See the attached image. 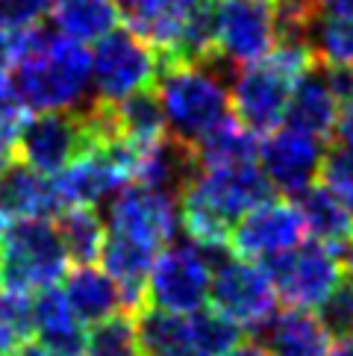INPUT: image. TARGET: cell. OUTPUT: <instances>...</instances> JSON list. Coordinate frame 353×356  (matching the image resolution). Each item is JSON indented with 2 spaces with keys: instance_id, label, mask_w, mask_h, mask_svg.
Returning a JSON list of instances; mask_svg holds the SVG:
<instances>
[{
  "instance_id": "1f68e13d",
  "label": "cell",
  "mask_w": 353,
  "mask_h": 356,
  "mask_svg": "<svg viewBox=\"0 0 353 356\" xmlns=\"http://www.w3.org/2000/svg\"><path fill=\"white\" fill-rule=\"evenodd\" d=\"M50 9H54V0H0V27L6 30L35 27Z\"/></svg>"
},
{
  "instance_id": "4fadbf2b",
  "label": "cell",
  "mask_w": 353,
  "mask_h": 356,
  "mask_svg": "<svg viewBox=\"0 0 353 356\" xmlns=\"http://www.w3.org/2000/svg\"><path fill=\"white\" fill-rule=\"evenodd\" d=\"M304 238H306V224L297 203L283 197H268L236 221L227 248L238 253V257L271 262L297 248Z\"/></svg>"
},
{
  "instance_id": "3957f363",
  "label": "cell",
  "mask_w": 353,
  "mask_h": 356,
  "mask_svg": "<svg viewBox=\"0 0 353 356\" xmlns=\"http://www.w3.org/2000/svg\"><path fill=\"white\" fill-rule=\"evenodd\" d=\"M318 59L309 42H277L268 56L242 65L230 83L233 115L256 136L271 133L286 118L295 83Z\"/></svg>"
},
{
  "instance_id": "5b68a950",
  "label": "cell",
  "mask_w": 353,
  "mask_h": 356,
  "mask_svg": "<svg viewBox=\"0 0 353 356\" xmlns=\"http://www.w3.org/2000/svg\"><path fill=\"white\" fill-rule=\"evenodd\" d=\"M68 250L50 218H9L0 236V286L42 291L65 280Z\"/></svg>"
},
{
  "instance_id": "44dd1931",
  "label": "cell",
  "mask_w": 353,
  "mask_h": 356,
  "mask_svg": "<svg viewBox=\"0 0 353 356\" xmlns=\"http://www.w3.org/2000/svg\"><path fill=\"white\" fill-rule=\"evenodd\" d=\"M188 150H192L197 168H227V165L256 162L259 142L250 127H245L236 115H227L206 136H200Z\"/></svg>"
},
{
  "instance_id": "30bf717a",
  "label": "cell",
  "mask_w": 353,
  "mask_h": 356,
  "mask_svg": "<svg viewBox=\"0 0 353 356\" xmlns=\"http://www.w3.org/2000/svg\"><path fill=\"white\" fill-rule=\"evenodd\" d=\"M100 145L88 112H39L21 124L12 154L42 174H59L88 147Z\"/></svg>"
},
{
  "instance_id": "ba28073f",
  "label": "cell",
  "mask_w": 353,
  "mask_h": 356,
  "mask_svg": "<svg viewBox=\"0 0 353 356\" xmlns=\"http://www.w3.org/2000/svg\"><path fill=\"white\" fill-rule=\"evenodd\" d=\"M277 295L286 307L312 309L318 312L338 289L345 286V262L338 250L324 245V241L304 238L283 257L265 262Z\"/></svg>"
},
{
  "instance_id": "d6986e66",
  "label": "cell",
  "mask_w": 353,
  "mask_h": 356,
  "mask_svg": "<svg viewBox=\"0 0 353 356\" xmlns=\"http://www.w3.org/2000/svg\"><path fill=\"white\" fill-rule=\"evenodd\" d=\"M195 6L197 0H118L127 30L154 44L156 54H168L174 47L188 12Z\"/></svg>"
},
{
  "instance_id": "f546056e",
  "label": "cell",
  "mask_w": 353,
  "mask_h": 356,
  "mask_svg": "<svg viewBox=\"0 0 353 356\" xmlns=\"http://www.w3.org/2000/svg\"><path fill=\"white\" fill-rule=\"evenodd\" d=\"M24 121H27V106L21 104L12 77L0 68V154L3 156L12 154Z\"/></svg>"
},
{
  "instance_id": "7402d4cb",
  "label": "cell",
  "mask_w": 353,
  "mask_h": 356,
  "mask_svg": "<svg viewBox=\"0 0 353 356\" xmlns=\"http://www.w3.org/2000/svg\"><path fill=\"white\" fill-rule=\"evenodd\" d=\"M300 212H304L306 236L315 241H324L336 250H342L347 245V238L353 236V209L342 197H336L330 188L315 183L300 195Z\"/></svg>"
},
{
  "instance_id": "cb8c5ba5",
  "label": "cell",
  "mask_w": 353,
  "mask_h": 356,
  "mask_svg": "<svg viewBox=\"0 0 353 356\" xmlns=\"http://www.w3.org/2000/svg\"><path fill=\"white\" fill-rule=\"evenodd\" d=\"M65 298L71 300L74 312L83 318V324H97L104 318L115 315L121 307V291L106 271H97L92 265H77L71 274H65Z\"/></svg>"
},
{
  "instance_id": "7c38bea8",
  "label": "cell",
  "mask_w": 353,
  "mask_h": 356,
  "mask_svg": "<svg viewBox=\"0 0 353 356\" xmlns=\"http://www.w3.org/2000/svg\"><path fill=\"white\" fill-rule=\"evenodd\" d=\"M324 156H327L324 138L286 124L265 133L256 159L274 192L286 197H300L306 188L318 183Z\"/></svg>"
},
{
  "instance_id": "e0dca14e",
  "label": "cell",
  "mask_w": 353,
  "mask_h": 356,
  "mask_svg": "<svg viewBox=\"0 0 353 356\" xmlns=\"http://www.w3.org/2000/svg\"><path fill=\"white\" fill-rule=\"evenodd\" d=\"M56 186L50 174L30 168L27 162H9L0 177V212L6 218H50L59 212Z\"/></svg>"
},
{
  "instance_id": "277c9868",
  "label": "cell",
  "mask_w": 353,
  "mask_h": 356,
  "mask_svg": "<svg viewBox=\"0 0 353 356\" xmlns=\"http://www.w3.org/2000/svg\"><path fill=\"white\" fill-rule=\"evenodd\" d=\"M156 95L168 136L186 147L230 115V88L209 62H159Z\"/></svg>"
},
{
  "instance_id": "f35d334b",
  "label": "cell",
  "mask_w": 353,
  "mask_h": 356,
  "mask_svg": "<svg viewBox=\"0 0 353 356\" xmlns=\"http://www.w3.org/2000/svg\"><path fill=\"white\" fill-rule=\"evenodd\" d=\"M345 339H353V309H350V324H347V336Z\"/></svg>"
},
{
  "instance_id": "83f0119b",
  "label": "cell",
  "mask_w": 353,
  "mask_h": 356,
  "mask_svg": "<svg viewBox=\"0 0 353 356\" xmlns=\"http://www.w3.org/2000/svg\"><path fill=\"white\" fill-rule=\"evenodd\" d=\"M83 356H142L138 318H133L130 312H115L97 321L85 333Z\"/></svg>"
},
{
  "instance_id": "9a60e30c",
  "label": "cell",
  "mask_w": 353,
  "mask_h": 356,
  "mask_svg": "<svg viewBox=\"0 0 353 356\" xmlns=\"http://www.w3.org/2000/svg\"><path fill=\"white\" fill-rule=\"evenodd\" d=\"M277 44L274 6L265 0H218L215 54L230 65H250Z\"/></svg>"
},
{
  "instance_id": "484cf974",
  "label": "cell",
  "mask_w": 353,
  "mask_h": 356,
  "mask_svg": "<svg viewBox=\"0 0 353 356\" xmlns=\"http://www.w3.org/2000/svg\"><path fill=\"white\" fill-rule=\"evenodd\" d=\"M54 21L59 33L77 42H97L100 35L118 27V0H54Z\"/></svg>"
},
{
  "instance_id": "8d00e7d4",
  "label": "cell",
  "mask_w": 353,
  "mask_h": 356,
  "mask_svg": "<svg viewBox=\"0 0 353 356\" xmlns=\"http://www.w3.org/2000/svg\"><path fill=\"white\" fill-rule=\"evenodd\" d=\"M342 262H345V274L353 280V236L347 238V245H345V257H342Z\"/></svg>"
},
{
  "instance_id": "e575fe53",
  "label": "cell",
  "mask_w": 353,
  "mask_h": 356,
  "mask_svg": "<svg viewBox=\"0 0 353 356\" xmlns=\"http://www.w3.org/2000/svg\"><path fill=\"white\" fill-rule=\"evenodd\" d=\"M224 356H271V350L259 345V341H238V345L230 348Z\"/></svg>"
},
{
  "instance_id": "4dcf8cb0",
  "label": "cell",
  "mask_w": 353,
  "mask_h": 356,
  "mask_svg": "<svg viewBox=\"0 0 353 356\" xmlns=\"http://www.w3.org/2000/svg\"><path fill=\"white\" fill-rule=\"evenodd\" d=\"M318 183L327 186L336 197H342L353 209V150L345 145H336L327 150Z\"/></svg>"
},
{
  "instance_id": "9c48e42d",
  "label": "cell",
  "mask_w": 353,
  "mask_h": 356,
  "mask_svg": "<svg viewBox=\"0 0 353 356\" xmlns=\"http://www.w3.org/2000/svg\"><path fill=\"white\" fill-rule=\"evenodd\" d=\"M159 77V54L133 30H109L95 42L92 86L97 104H118L142 88H154Z\"/></svg>"
},
{
  "instance_id": "ab89813d",
  "label": "cell",
  "mask_w": 353,
  "mask_h": 356,
  "mask_svg": "<svg viewBox=\"0 0 353 356\" xmlns=\"http://www.w3.org/2000/svg\"><path fill=\"white\" fill-rule=\"evenodd\" d=\"M3 159H6V156H3V154H0V177H3Z\"/></svg>"
},
{
  "instance_id": "60d3db41",
  "label": "cell",
  "mask_w": 353,
  "mask_h": 356,
  "mask_svg": "<svg viewBox=\"0 0 353 356\" xmlns=\"http://www.w3.org/2000/svg\"><path fill=\"white\" fill-rule=\"evenodd\" d=\"M265 3H271V6H274V3H280V0H265Z\"/></svg>"
},
{
  "instance_id": "4316f807",
  "label": "cell",
  "mask_w": 353,
  "mask_h": 356,
  "mask_svg": "<svg viewBox=\"0 0 353 356\" xmlns=\"http://www.w3.org/2000/svg\"><path fill=\"white\" fill-rule=\"evenodd\" d=\"M59 236L74 265H92L100 259L106 241V224L95 212V207H68L59 215Z\"/></svg>"
},
{
  "instance_id": "d4e9b609",
  "label": "cell",
  "mask_w": 353,
  "mask_h": 356,
  "mask_svg": "<svg viewBox=\"0 0 353 356\" xmlns=\"http://www.w3.org/2000/svg\"><path fill=\"white\" fill-rule=\"evenodd\" d=\"M265 341L268 350H312V353H330L333 333L327 330L318 312L288 307L274 315V321L265 327Z\"/></svg>"
},
{
  "instance_id": "74e56055",
  "label": "cell",
  "mask_w": 353,
  "mask_h": 356,
  "mask_svg": "<svg viewBox=\"0 0 353 356\" xmlns=\"http://www.w3.org/2000/svg\"><path fill=\"white\" fill-rule=\"evenodd\" d=\"M271 356H327V353H312V350H277Z\"/></svg>"
},
{
  "instance_id": "8fae6325",
  "label": "cell",
  "mask_w": 353,
  "mask_h": 356,
  "mask_svg": "<svg viewBox=\"0 0 353 356\" xmlns=\"http://www.w3.org/2000/svg\"><path fill=\"white\" fill-rule=\"evenodd\" d=\"M180 227V195L168 188L154 186H127L118 188L109 197L106 209V230L130 236L136 241L162 250L174 241V233Z\"/></svg>"
},
{
  "instance_id": "ffe728a7",
  "label": "cell",
  "mask_w": 353,
  "mask_h": 356,
  "mask_svg": "<svg viewBox=\"0 0 353 356\" xmlns=\"http://www.w3.org/2000/svg\"><path fill=\"white\" fill-rule=\"evenodd\" d=\"M309 44L324 62L353 65V0H309Z\"/></svg>"
},
{
  "instance_id": "2e32d148",
  "label": "cell",
  "mask_w": 353,
  "mask_h": 356,
  "mask_svg": "<svg viewBox=\"0 0 353 356\" xmlns=\"http://www.w3.org/2000/svg\"><path fill=\"white\" fill-rule=\"evenodd\" d=\"M338 112H342V97L336 95L330 77H327L324 62L315 59L312 68L295 83L283 121L327 142L336 133Z\"/></svg>"
},
{
  "instance_id": "f1b7e54d",
  "label": "cell",
  "mask_w": 353,
  "mask_h": 356,
  "mask_svg": "<svg viewBox=\"0 0 353 356\" xmlns=\"http://www.w3.org/2000/svg\"><path fill=\"white\" fill-rule=\"evenodd\" d=\"M192 330H195V356H224L247 336L227 315L206 307L192 312Z\"/></svg>"
},
{
  "instance_id": "7a4b0ae2",
  "label": "cell",
  "mask_w": 353,
  "mask_h": 356,
  "mask_svg": "<svg viewBox=\"0 0 353 356\" xmlns=\"http://www.w3.org/2000/svg\"><path fill=\"white\" fill-rule=\"evenodd\" d=\"M12 83L27 109H74L92 83V56L85 54L83 42L35 24L27 30Z\"/></svg>"
},
{
  "instance_id": "ac0fdd59",
  "label": "cell",
  "mask_w": 353,
  "mask_h": 356,
  "mask_svg": "<svg viewBox=\"0 0 353 356\" xmlns=\"http://www.w3.org/2000/svg\"><path fill=\"white\" fill-rule=\"evenodd\" d=\"M33 333L59 356H83L85 348V327L83 318L74 312L65 291L47 286L35 291L33 298Z\"/></svg>"
},
{
  "instance_id": "d6a6232c",
  "label": "cell",
  "mask_w": 353,
  "mask_h": 356,
  "mask_svg": "<svg viewBox=\"0 0 353 356\" xmlns=\"http://www.w3.org/2000/svg\"><path fill=\"white\" fill-rule=\"evenodd\" d=\"M336 136H338V145H345V147L353 150V97H347L342 104L338 124H336Z\"/></svg>"
},
{
  "instance_id": "5bb4252c",
  "label": "cell",
  "mask_w": 353,
  "mask_h": 356,
  "mask_svg": "<svg viewBox=\"0 0 353 356\" xmlns=\"http://www.w3.org/2000/svg\"><path fill=\"white\" fill-rule=\"evenodd\" d=\"M130 180L127 159L118 142H100L68 162L59 174H54L59 207H97L112 197Z\"/></svg>"
},
{
  "instance_id": "603a6c76",
  "label": "cell",
  "mask_w": 353,
  "mask_h": 356,
  "mask_svg": "<svg viewBox=\"0 0 353 356\" xmlns=\"http://www.w3.org/2000/svg\"><path fill=\"white\" fill-rule=\"evenodd\" d=\"M142 356H195L192 312H168L145 307L138 315Z\"/></svg>"
},
{
  "instance_id": "52a82bcc",
  "label": "cell",
  "mask_w": 353,
  "mask_h": 356,
  "mask_svg": "<svg viewBox=\"0 0 353 356\" xmlns=\"http://www.w3.org/2000/svg\"><path fill=\"white\" fill-rule=\"evenodd\" d=\"M212 309L227 315L233 324H238L245 333H265V327L280 312V295L265 268V262L238 257L233 250L218 253L215 274H212L209 291Z\"/></svg>"
},
{
  "instance_id": "d590c367",
  "label": "cell",
  "mask_w": 353,
  "mask_h": 356,
  "mask_svg": "<svg viewBox=\"0 0 353 356\" xmlns=\"http://www.w3.org/2000/svg\"><path fill=\"white\" fill-rule=\"evenodd\" d=\"M327 356H353V339H345V341H338V345H333Z\"/></svg>"
},
{
  "instance_id": "8992f818",
  "label": "cell",
  "mask_w": 353,
  "mask_h": 356,
  "mask_svg": "<svg viewBox=\"0 0 353 356\" xmlns=\"http://www.w3.org/2000/svg\"><path fill=\"white\" fill-rule=\"evenodd\" d=\"M224 250L197 245L195 238L168 241L147 274V307L168 312H197L209 303L215 259Z\"/></svg>"
},
{
  "instance_id": "836d02e7",
  "label": "cell",
  "mask_w": 353,
  "mask_h": 356,
  "mask_svg": "<svg viewBox=\"0 0 353 356\" xmlns=\"http://www.w3.org/2000/svg\"><path fill=\"white\" fill-rule=\"evenodd\" d=\"M9 356H59L54 348H47L44 341H21Z\"/></svg>"
},
{
  "instance_id": "6da1fadb",
  "label": "cell",
  "mask_w": 353,
  "mask_h": 356,
  "mask_svg": "<svg viewBox=\"0 0 353 356\" xmlns=\"http://www.w3.org/2000/svg\"><path fill=\"white\" fill-rule=\"evenodd\" d=\"M271 183L256 162L195 168L180 188V224L188 238L212 250H230L236 221L271 197Z\"/></svg>"
}]
</instances>
